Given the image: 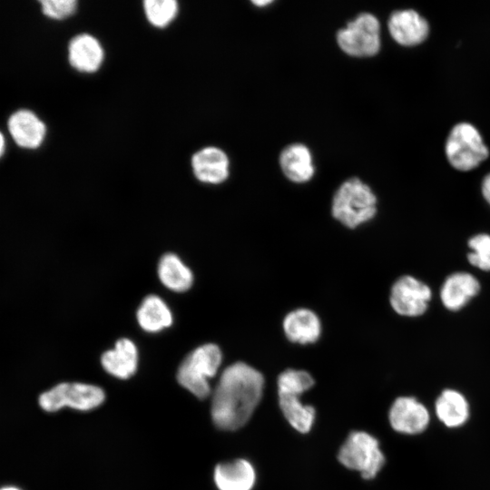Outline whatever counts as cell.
<instances>
[{
	"instance_id": "6da1fadb",
	"label": "cell",
	"mask_w": 490,
	"mask_h": 490,
	"mask_svg": "<svg viewBox=\"0 0 490 490\" xmlns=\"http://www.w3.org/2000/svg\"><path fill=\"white\" fill-rule=\"evenodd\" d=\"M264 388L262 374L243 362L227 367L220 375L211 400V417L223 430H236L250 418Z\"/></svg>"
},
{
	"instance_id": "7a4b0ae2",
	"label": "cell",
	"mask_w": 490,
	"mask_h": 490,
	"mask_svg": "<svg viewBox=\"0 0 490 490\" xmlns=\"http://www.w3.org/2000/svg\"><path fill=\"white\" fill-rule=\"evenodd\" d=\"M331 211L333 217L354 229L370 220L377 212V197L370 187L358 178L345 181L336 191Z\"/></svg>"
},
{
	"instance_id": "3957f363",
	"label": "cell",
	"mask_w": 490,
	"mask_h": 490,
	"mask_svg": "<svg viewBox=\"0 0 490 490\" xmlns=\"http://www.w3.org/2000/svg\"><path fill=\"white\" fill-rule=\"evenodd\" d=\"M221 361L222 354L217 345H201L181 361L177 371V380L198 398H205L211 393L209 379L216 375Z\"/></svg>"
},
{
	"instance_id": "277c9868",
	"label": "cell",
	"mask_w": 490,
	"mask_h": 490,
	"mask_svg": "<svg viewBox=\"0 0 490 490\" xmlns=\"http://www.w3.org/2000/svg\"><path fill=\"white\" fill-rule=\"evenodd\" d=\"M446 155L455 169L467 172L484 162L489 150L474 125L460 122L453 127L447 137Z\"/></svg>"
},
{
	"instance_id": "5b68a950",
	"label": "cell",
	"mask_w": 490,
	"mask_h": 490,
	"mask_svg": "<svg viewBox=\"0 0 490 490\" xmlns=\"http://www.w3.org/2000/svg\"><path fill=\"white\" fill-rule=\"evenodd\" d=\"M338 458L344 466L360 472L365 479L374 478L385 462L378 441L363 431L349 434L339 449Z\"/></svg>"
},
{
	"instance_id": "8992f818",
	"label": "cell",
	"mask_w": 490,
	"mask_h": 490,
	"mask_svg": "<svg viewBox=\"0 0 490 490\" xmlns=\"http://www.w3.org/2000/svg\"><path fill=\"white\" fill-rule=\"evenodd\" d=\"M337 43L348 55L371 57L380 49V24L370 13H361L337 33Z\"/></svg>"
},
{
	"instance_id": "52a82bcc",
	"label": "cell",
	"mask_w": 490,
	"mask_h": 490,
	"mask_svg": "<svg viewBox=\"0 0 490 490\" xmlns=\"http://www.w3.org/2000/svg\"><path fill=\"white\" fill-rule=\"evenodd\" d=\"M104 397L103 390L97 386L64 382L42 393L38 403L45 412H55L64 407L87 411L99 407Z\"/></svg>"
},
{
	"instance_id": "ba28073f",
	"label": "cell",
	"mask_w": 490,
	"mask_h": 490,
	"mask_svg": "<svg viewBox=\"0 0 490 490\" xmlns=\"http://www.w3.org/2000/svg\"><path fill=\"white\" fill-rule=\"evenodd\" d=\"M430 299V288L409 275L400 277L393 284L389 297L393 309L405 317H417L424 314Z\"/></svg>"
},
{
	"instance_id": "9c48e42d",
	"label": "cell",
	"mask_w": 490,
	"mask_h": 490,
	"mask_svg": "<svg viewBox=\"0 0 490 490\" xmlns=\"http://www.w3.org/2000/svg\"><path fill=\"white\" fill-rule=\"evenodd\" d=\"M388 416L391 426L404 434L421 433L429 423L426 407L411 397L397 398L390 407Z\"/></svg>"
},
{
	"instance_id": "30bf717a",
	"label": "cell",
	"mask_w": 490,
	"mask_h": 490,
	"mask_svg": "<svg viewBox=\"0 0 490 490\" xmlns=\"http://www.w3.org/2000/svg\"><path fill=\"white\" fill-rule=\"evenodd\" d=\"M387 26L392 38L403 46H414L421 44L426 40L429 32L426 20L412 9L392 13Z\"/></svg>"
},
{
	"instance_id": "8fae6325",
	"label": "cell",
	"mask_w": 490,
	"mask_h": 490,
	"mask_svg": "<svg viewBox=\"0 0 490 490\" xmlns=\"http://www.w3.org/2000/svg\"><path fill=\"white\" fill-rule=\"evenodd\" d=\"M191 166L196 178L205 183L219 184L229 176V158L217 147H205L197 152L192 156Z\"/></svg>"
},
{
	"instance_id": "7c38bea8",
	"label": "cell",
	"mask_w": 490,
	"mask_h": 490,
	"mask_svg": "<svg viewBox=\"0 0 490 490\" xmlns=\"http://www.w3.org/2000/svg\"><path fill=\"white\" fill-rule=\"evenodd\" d=\"M9 132L15 143L25 149L39 147L46 133L44 123L32 111L22 109L8 119Z\"/></svg>"
},
{
	"instance_id": "4fadbf2b",
	"label": "cell",
	"mask_w": 490,
	"mask_h": 490,
	"mask_svg": "<svg viewBox=\"0 0 490 490\" xmlns=\"http://www.w3.org/2000/svg\"><path fill=\"white\" fill-rule=\"evenodd\" d=\"M101 364L110 375L127 379L136 371L138 366V350L133 341L121 338L113 348L105 351L101 357Z\"/></svg>"
},
{
	"instance_id": "5bb4252c",
	"label": "cell",
	"mask_w": 490,
	"mask_h": 490,
	"mask_svg": "<svg viewBox=\"0 0 490 490\" xmlns=\"http://www.w3.org/2000/svg\"><path fill=\"white\" fill-rule=\"evenodd\" d=\"M480 290L478 280L470 273L456 272L444 281L440 298L443 305L451 311L462 309Z\"/></svg>"
},
{
	"instance_id": "9a60e30c",
	"label": "cell",
	"mask_w": 490,
	"mask_h": 490,
	"mask_svg": "<svg viewBox=\"0 0 490 490\" xmlns=\"http://www.w3.org/2000/svg\"><path fill=\"white\" fill-rule=\"evenodd\" d=\"M279 162L284 175L296 183L309 181L315 173L311 152L302 143L286 146L280 152Z\"/></svg>"
},
{
	"instance_id": "2e32d148",
	"label": "cell",
	"mask_w": 490,
	"mask_h": 490,
	"mask_svg": "<svg viewBox=\"0 0 490 490\" xmlns=\"http://www.w3.org/2000/svg\"><path fill=\"white\" fill-rule=\"evenodd\" d=\"M103 50L99 41L91 34L74 36L68 46L71 65L83 73L97 71L103 61Z\"/></svg>"
},
{
	"instance_id": "e0dca14e",
	"label": "cell",
	"mask_w": 490,
	"mask_h": 490,
	"mask_svg": "<svg viewBox=\"0 0 490 490\" xmlns=\"http://www.w3.org/2000/svg\"><path fill=\"white\" fill-rule=\"evenodd\" d=\"M283 330L289 340L294 343L309 344L316 342L321 334L318 317L308 309L290 311L284 318Z\"/></svg>"
},
{
	"instance_id": "ac0fdd59",
	"label": "cell",
	"mask_w": 490,
	"mask_h": 490,
	"mask_svg": "<svg viewBox=\"0 0 490 490\" xmlns=\"http://www.w3.org/2000/svg\"><path fill=\"white\" fill-rule=\"evenodd\" d=\"M255 480V470L245 459L221 463L214 470V481L219 490H251Z\"/></svg>"
},
{
	"instance_id": "d6986e66",
	"label": "cell",
	"mask_w": 490,
	"mask_h": 490,
	"mask_svg": "<svg viewBox=\"0 0 490 490\" xmlns=\"http://www.w3.org/2000/svg\"><path fill=\"white\" fill-rule=\"evenodd\" d=\"M136 318L141 328L149 333L160 332L169 328L173 321L172 310L157 295H149L142 299Z\"/></svg>"
},
{
	"instance_id": "ffe728a7",
	"label": "cell",
	"mask_w": 490,
	"mask_h": 490,
	"mask_svg": "<svg viewBox=\"0 0 490 490\" xmlns=\"http://www.w3.org/2000/svg\"><path fill=\"white\" fill-rule=\"evenodd\" d=\"M157 271L162 284L175 292H184L193 283L191 269L174 253L161 258Z\"/></svg>"
},
{
	"instance_id": "44dd1931",
	"label": "cell",
	"mask_w": 490,
	"mask_h": 490,
	"mask_svg": "<svg viewBox=\"0 0 490 490\" xmlns=\"http://www.w3.org/2000/svg\"><path fill=\"white\" fill-rule=\"evenodd\" d=\"M436 414L448 427L462 426L469 416V406L466 397L454 389L444 390L436 401Z\"/></svg>"
},
{
	"instance_id": "7402d4cb",
	"label": "cell",
	"mask_w": 490,
	"mask_h": 490,
	"mask_svg": "<svg viewBox=\"0 0 490 490\" xmlns=\"http://www.w3.org/2000/svg\"><path fill=\"white\" fill-rule=\"evenodd\" d=\"M298 395L279 394L280 409L292 426L300 433H308L315 420V409L313 407L304 405Z\"/></svg>"
},
{
	"instance_id": "603a6c76",
	"label": "cell",
	"mask_w": 490,
	"mask_h": 490,
	"mask_svg": "<svg viewBox=\"0 0 490 490\" xmlns=\"http://www.w3.org/2000/svg\"><path fill=\"white\" fill-rule=\"evenodd\" d=\"M314 385L311 375L305 370L287 369L278 377V394L300 396Z\"/></svg>"
},
{
	"instance_id": "cb8c5ba5",
	"label": "cell",
	"mask_w": 490,
	"mask_h": 490,
	"mask_svg": "<svg viewBox=\"0 0 490 490\" xmlns=\"http://www.w3.org/2000/svg\"><path fill=\"white\" fill-rule=\"evenodd\" d=\"M143 8L148 21L156 27L168 25L178 13L175 0H146Z\"/></svg>"
},
{
	"instance_id": "d4e9b609",
	"label": "cell",
	"mask_w": 490,
	"mask_h": 490,
	"mask_svg": "<svg viewBox=\"0 0 490 490\" xmlns=\"http://www.w3.org/2000/svg\"><path fill=\"white\" fill-rule=\"evenodd\" d=\"M468 245L472 250L467 255L470 264L482 270L490 271V235H475L469 240Z\"/></svg>"
},
{
	"instance_id": "484cf974",
	"label": "cell",
	"mask_w": 490,
	"mask_h": 490,
	"mask_svg": "<svg viewBox=\"0 0 490 490\" xmlns=\"http://www.w3.org/2000/svg\"><path fill=\"white\" fill-rule=\"evenodd\" d=\"M40 4L46 16L57 20L70 16L77 7L75 0H43Z\"/></svg>"
},
{
	"instance_id": "4316f807",
	"label": "cell",
	"mask_w": 490,
	"mask_h": 490,
	"mask_svg": "<svg viewBox=\"0 0 490 490\" xmlns=\"http://www.w3.org/2000/svg\"><path fill=\"white\" fill-rule=\"evenodd\" d=\"M482 193L486 201L490 204V173H488L483 180Z\"/></svg>"
},
{
	"instance_id": "83f0119b",
	"label": "cell",
	"mask_w": 490,
	"mask_h": 490,
	"mask_svg": "<svg viewBox=\"0 0 490 490\" xmlns=\"http://www.w3.org/2000/svg\"><path fill=\"white\" fill-rule=\"evenodd\" d=\"M5 138L2 132H0V157L3 155L5 152Z\"/></svg>"
},
{
	"instance_id": "f1b7e54d",
	"label": "cell",
	"mask_w": 490,
	"mask_h": 490,
	"mask_svg": "<svg viewBox=\"0 0 490 490\" xmlns=\"http://www.w3.org/2000/svg\"><path fill=\"white\" fill-rule=\"evenodd\" d=\"M270 3H271L270 0H267V1H253V4L256 5H259V6L267 5L270 4Z\"/></svg>"
},
{
	"instance_id": "f546056e",
	"label": "cell",
	"mask_w": 490,
	"mask_h": 490,
	"mask_svg": "<svg viewBox=\"0 0 490 490\" xmlns=\"http://www.w3.org/2000/svg\"><path fill=\"white\" fill-rule=\"evenodd\" d=\"M0 490H21V489L15 486L9 485V486L1 487Z\"/></svg>"
}]
</instances>
